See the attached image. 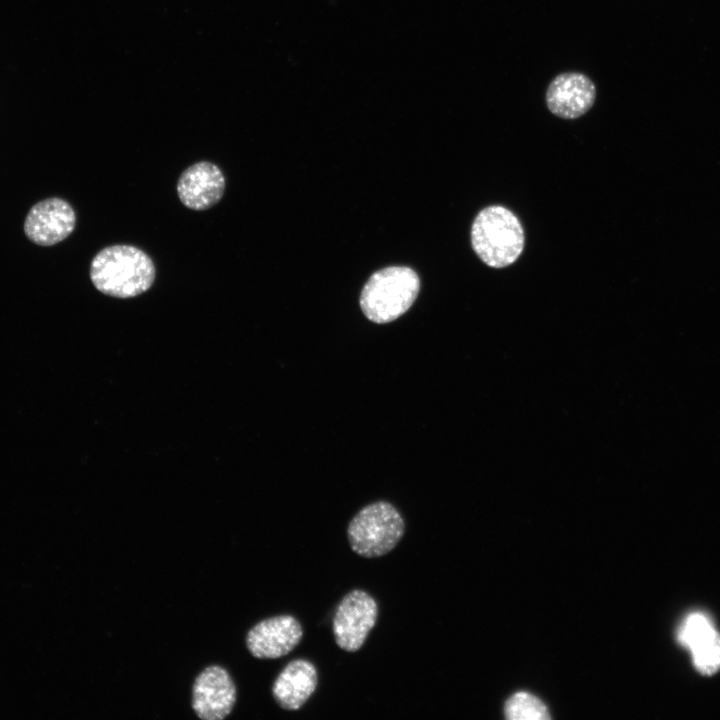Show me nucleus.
I'll use <instances>...</instances> for the list:
<instances>
[{"mask_svg":"<svg viewBox=\"0 0 720 720\" xmlns=\"http://www.w3.org/2000/svg\"><path fill=\"white\" fill-rule=\"evenodd\" d=\"M419 288V277L411 268L387 267L372 274L366 282L360 295V306L370 321L388 323L411 307Z\"/></svg>","mask_w":720,"mask_h":720,"instance_id":"3","label":"nucleus"},{"mask_svg":"<svg viewBox=\"0 0 720 720\" xmlns=\"http://www.w3.org/2000/svg\"><path fill=\"white\" fill-rule=\"evenodd\" d=\"M76 214L64 199L51 197L35 203L24 220L26 237L39 246H53L75 229Z\"/></svg>","mask_w":720,"mask_h":720,"instance_id":"6","label":"nucleus"},{"mask_svg":"<svg viewBox=\"0 0 720 720\" xmlns=\"http://www.w3.org/2000/svg\"><path fill=\"white\" fill-rule=\"evenodd\" d=\"M317 685L315 665L306 659H295L275 679L272 696L282 709L297 711L309 700Z\"/></svg>","mask_w":720,"mask_h":720,"instance_id":"11","label":"nucleus"},{"mask_svg":"<svg viewBox=\"0 0 720 720\" xmlns=\"http://www.w3.org/2000/svg\"><path fill=\"white\" fill-rule=\"evenodd\" d=\"M524 231L509 209L493 205L481 210L471 227V244L477 256L489 267L513 264L524 248Z\"/></svg>","mask_w":720,"mask_h":720,"instance_id":"2","label":"nucleus"},{"mask_svg":"<svg viewBox=\"0 0 720 720\" xmlns=\"http://www.w3.org/2000/svg\"><path fill=\"white\" fill-rule=\"evenodd\" d=\"M715 628L709 617L702 613L689 615L678 632L680 643L691 650L705 637L710 635Z\"/></svg>","mask_w":720,"mask_h":720,"instance_id":"14","label":"nucleus"},{"mask_svg":"<svg viewBox=\"0 0 720 720\" xmlns=\"http://www.w3.org/2000/svg\"><path fill=\"white\" fill-rule=\"evenodd\" d=\"M378 617L376 600L366 591L347 593L336 607L332 630L336 644L346 652H356L365 643Z\"/></svg>","mask_w":720,"mask_h":720,"instance_id":"5","label":"nucleus"},{"mask_svg":"<svg viewBox=\"0 0 720 720\" xmlns=\"http://www.w3.org/2000/svg\"><path fill=\"white\" fill-rule=\"evenodd\" d=\"M505 716L510 720H547L548 710L535 696L519 692L511 696L505 704Z\"/></svg>","mask_w":720,"mask_h":720,"instance_id":"12","label":"nucleus"},{"mask_svg":"<svg viewBox=\"0 0 720 720\" xmlns=\"http://www.w3.org/2000/svg\"><path fill=\"white\" fill-rule=\"evenodd\" d=\"M597 89L592 79L576 71L562 72L548 84L545 102L548 110L562 119H576L594 105Z\"/></svg>","mask_w":720,"mask_h":720,"instance_id":"8","label":"nucleus"},{"mask_svg":"<svg viewBox=\"0 0 720 720\" xmlns=\"http://www.w3.org/2000/svg\"><path fill=\"white\" fill-rule=\"evenodd\" d=\"M225 190V177L218 166L208 161L186 168L177 182V194L184 206L202 211L216 205Z\"/></svg>","mask_w":720,"mask_h":720,"instance_id":"10","label":"nucleus"},{"mask_svg":"<svg viewBox=\"0 0 720 720\" xmlns=\"http://www.w3.org/2000/svg\"><path fill=\"white\" fill-rule=\"evenodd\" d=\"M695 668L705 676L720 670V633L714 630L691 650Z\"/></svg>","mask_w":720,"mask_h":720,"instance_id":"13","label":"nucleus"},{"mask_svg":"<svg viewBox=\"0 0 720 720\" xmlns=\"http://www.w3.org/2000/svg\"><path fill=\"white\" fill-rule=\"evenodd\" d=\"M237 698L236 686L222 667L205 668L195 679L192 688V708L202 720H222L227 717Z\"/></svg>","mask_w":720,"mask_h":720,"instance_id":"7","label":"nucleus"},{"mask_svg":"<svg viewBox=\"0 0 720 720\" xmlns=\"http://www.w3.org/2000/svg\"><path fill=\"white\" fill-rule=\"evenodd\" d=\"M405 533V522L391 503L377 501L364 506L349 522L347 538L361 557L377 558L392 551Z\"/></svg>","mask_w":720,"mask_h":720,"instance_id":"4","label":"nucleus"},{"mask_svg":"<svg viewBox=\"0 0 720 720\" xmlns=\"http://www.w3.org/2000/svg\"><path fill=\"white\" fill-rule=\"evenodd\" d=\"M90 279L101 293L130 298L146 292L156 276L154 263L143 250L131 245H112L92 259Z\"/></svg>","mask_w":720,"mask_h":720,"instance_id":"1","label":"nucleus"},{"mask_svg":"<svg viewBox=\"0 0 720 720\" xmlns=\"http://www.w3.org/2000/svg\"><path fill=\"white\" fill-rule=\"evenodd\" d=\"M303 628L291 615H278L258 622L248 632L246 645L258 659H277L289 654L301 642Z\"/></svg>","mask_w":720,"mask_h":720,"instance_id":"9","label":"nucleus"}]
</instances>
